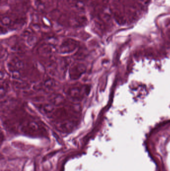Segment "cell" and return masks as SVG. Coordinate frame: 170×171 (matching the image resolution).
<instances>
[{
    "label": "cell",
    "instance_id": "2",
    "mask_svg": "<svg viewBox=\"0 0 170 171\" xmlns=\"http://www.w3.org/2000/svg\"><path fill=\"white\" fill-rule=\"evenodd\" d=\"M22 132L31 136H38L44 135L45 129L36 122L29 121L23 123L21 127Z\"/></svg>",
    "mask_w": 170,
    "mask_h": 171
},
{
    "label": "cell",
    "instance_id": "5",
    "mask_svg": "<svg viewBox=\"0 0 170 171\" xmlns=\"http://www.w3.org/2000/svg\"><path fill=\"white\" fill-rule=\"evenodd\" d=\"M77 43L73 39H66L63 41L60 47V52L66 54L72 53L77 48Z\"/></svg>",
    "mask_w": 170,
    "mask_h": 171
},
{
    "label": "cell",
    "instance_id": "8",
    "mask_svg": "<svg viewBox=\"0 0 170 171\" xmlns=\"http://www.w3.org/2000/svg\"><path fill=\"white\" fill-rule=\"evenodd\" d=\"M10 65H11V66H10L11 67H12L13 69L16 70V69H20L23 67L22 62H21L20 60H16V59L12 61L10 63Z\"/></svg>",
    "mask_w": 170,
    "mask_h": 171
},
{
    "label": "cell",
    "instance_id": "9",
    "mask_svg": "<svg viewBox=\"0 0 170 171\" xmlns=\"http://www.w3.org/2000/svg\"><path fill=\"white\" fill-rule=\"evenodd\" d=\"M44 86L48 89H51L54 87V81L52 79H47L44 82Z\"/></svg>",
    "mask_w": 170,
    "mask_h": 171
},
{
    "label": "cell",
    "instance_id": "3",
    "mask_svg": "<svg viewBox=\"0 0 170 171\" xmlns=\"http://www.w3.org/2000/svg\"><path fill=\"white\" fill-rule=\"evenodd\" d=\"M86 66L80 62H76L71 65L69 69V76L71 80H77L85 72Z\"/></svg>",
    "mask_w": 170,
    "mask_h": 171
},
{
    "label": "cell",
    "instance_id": "10",
    "mask_svg": "<svg viewBox=\"0 0 170 171\" xmlns=\"http://www.w3.org/2000/svg\"><path fill=\"white\" fill-rule=\"evenodd\" d=\"M36 37H29L28 39V44L31 46L35 45V43L36 42Z\"/></svg>",
    "mask_w": 170,
    "mask_h": 171
},
{
    "label": "cell",
    "instance_id": "6",
    "mask_svg": "<svg viewBox=\"0 0 170 171\" xmlns=\"http://www.w3.org/2000/svg\"><path fill=\"white\" fill-rule=\"evenodd\" d=\"M39 111L45 115L52 114L54 112V106L51 103H44L38 106Z\"/></svg>",
    "mask_w": 170,
    "mask_h": 171
},
{
    "label": "cell",
    "instance_id": "7",
    "mask_svg": "<svg viewBox=\"0 0 170 171\" xmlns=\"http://www.w3.org/2000/svg\"><path fill=\"white\" fill-rule=\"evenodd\" d=\"M49 101L54 106H60L64 102V98L60 94H53L49 97Z\"/></svg>",
    "mask_w": 170,
    "mask_h": 171
},
{
    "label": "cell",
    "instance_id": "4",
    "mask_svg": "<svg viewBox=\"0 0 170 171\" xmlns=\"http://www.w3.org/2000/svg\"><path fill=\"white\" fill-rule=\"evenodd\" d=\"M73 118H74L66 119L65 120L55 122L57 129L63 133L70 132L76 126V120Z\"/></svg>",
    "mask_w": 170,
    "mask_h": 171
},
{
    "label": "cell",
    "instance_id": "1",
    "mask_svg": "<svg viewBox=\"0 0 170 171\" xmlns=\"http://www.w3.org/2000/svg\"><path fill=\"white\" fill-rule=\"evenodd\" d=\"M90 88L87 85L76 84L67 89L66 94L68 97L74 101H80L88 94Z\"/></svg>",
    "mask_w": 170,
    "mask_h": 171
}]
</instances>
